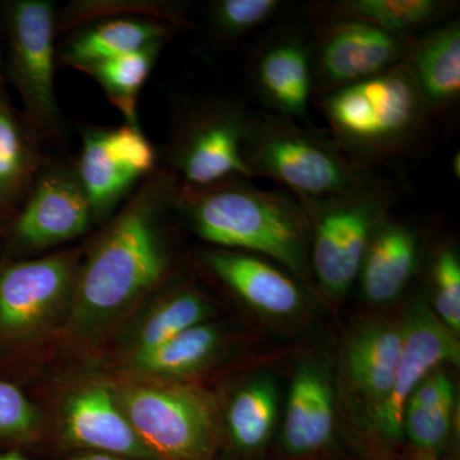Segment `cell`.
<instances>
[{
    "label": "cell",
    "instance_id": "6da1fadb",
    "mask_svg": "<svg viewBox=\"0 0 460 460\" xmlns=\"http://www.w3.org/2000/svg\"><path fill=\"white\" fill-rule=\"evenodd\" d=\"M177 189L174 175L154 174L78 265L69 302L75 334L89 337L105 329L163 279L168 257L160 222Z\"/></svg>",
    "mask_w": 460,
    "mask_h": 460
},
{
    "label": "cell",
    "instance_id": "7a4b0ae2",
    "mask_svg": "<svg viewBox=\"0 0 460 460\" xmlns=\"http://www.w3.org/2000/svg\"><path fill=\"white\" fill-rule=\"evenodd\" d=\"M172 204L205 241L257 253L307 279L310 220L296 198L230 180L204 189L178 186Z\"/></svg>",
    "mask_w": 460,
    "mask_h": 460
},
{
    "label": "cell",
    "instance_id": "3957f363",
    "mask_svg": "<svg viewBox=\"0 0 460 460\" xmlns=\"http://www.w3.org/2000/svg\"><path fill=\"white\" fill-rule=\"evenodd\" d=\"M244 163L251 178H269L298 201H325L384 190L371 166L337 141L270 113L251 114Z\"/></svg>",
    "mask_w": 460,
    "mask_h": 460
},
{
    "label": "cell",
    "instance_id": "277c9868",
    "mask_svg": "<svg viewBox=\"0 0 460 460\" xmlns=\"http://www.w3.org/2000/svg\"><path fill=\"white\" fill-rule=\"evenodd\" d=\"M317 102L339 146L368 166L410 153L431 119L405 62Z\"/></svg>",
    "mask_w": 460,
    "mask_h": 460
},
{
    "label": "cell",
    "instance_id": "5b68a950",
    "mask_svg": "<svg viewBox=\"0 0 460 460\" xmlns=\"http://www.w3.org/2000/svg\"><path fill=\"white\" fill-rule=\"evenodd\" d=\"M136 434L155 460H213L219 411L213 395L196 386L128 384L115 392Z\"/></svg>",
    "mask_w": 460,
    "mask_h": 460
},
{
    "label": "cell",
    "instance_id": "8992f818",
    "mask_svg": "<svg viewBox=\"0 0 460 460\" xmlns=\"http://www.w3.org/2000/svg\"><path fill=\"white\" fill-rule=\"evenodd\" d=\"M389 201L385 190L299 201L310 220V270L329 295L344 296L358 279L372 234L389 213Z\"/></svg>",
    "mask_w": 460,
    "mask_h": 460
},
{
    "label": "cell",
    "instance_id": "52a82bcc",
    "mask_svg": "<svg viewBox=\"0 0 460 460\" xmlns=\"http://www.w3.org/2000/svg\"><path fill=\"white\" fill-rule=\"evenodd\" d=\"M56 21L48 0H17L7 8L12 78L30 126L41 138L54 137L63 128L54 84Z\"/></svg>",
    "mask_w": 460,
    "mask_h": 460
},
{
    "label": "cell",
    "instance_id": "ba28073f",
    "mask_svg": "<svg viewBox=\"0 0 460 460\" xmlns=\"http://www.w3.org/2000/svg\"><path fill=\"white\" fill-rule=\"evenodd\" d=\"M251 114L241 105L215 102L184 119L172 147L181 187L204 189L230 180H252L243 155Z\"/></svg>",
    "mask_w": 460,
    "mask_h": 460
},
{
    "label": "cell",
    "instance_id": "9c48e42d",
    "mask_svg": "<svg viewBox=\"0 0 460 460\" xmlns=\"http://www.w3.org/2000/svg\"><path fill=\"white\" fill-rule=\"evenodd\" d=\"M75 252L9 263L0 270V335L33 337L71 302L78 269Z\"/></svg>",
    "mask_w": 460,
    "mask_h": 460
},
{
    "label": "cell",
    "instance_id": "30bf717a",
    "mask_svg": "<svg viewBox=\"0 0 460 460\" xmlns=\"http://www.w3.org/2000/svg\"><path fill=\"white\" fill-rule=\"evenodd\" d=\"M313 50L317 96L361 83L401 65L414 38L354 21H325Z\"/></svg>",
    "mask_w": 460,
    "mask_h": 460
},
{
    "label": "cell",
    "instance_id": "8fae6325",
    "mask_svg": "<svg viewBox=\"0 0 460 460\" xmlns=\"http://www.w3.org/2000/svg\"><path fill=\"white\" fill-rule=\"evenodd\" d=\"M402 329L401 356L392 392L371 411L375 428L392 438H401L405 402L420 381L443 363L459 365L460 361L456 332L423 302L413 305Z\"/></svg>",
    "mask_w": 460,
    "mask_h": 460
},
{
    "label": "cell",
    "instance_id": "7c38bea8",
    "mask_svg": "<svg viewBox=\"0 0 460 460\" xmlns=\"http://www.w3.org/2000/svg\"><path fill=\"white\" fill-rule=\"evenodd\" d=\"M93 222L77 172L49 169L14 222L12 239L21 250L40 251L80 237Z\"/></svg>",
    "mask_w": 460,
    "mask_h": 460
},
{
    "label": "cell",
    "instance_id": "4fadbf2b",
    "mask_svg": "<svg viewBox=\"0 0 460 460\" xmlns=\"http://www.w3.org/2000/svg\"><path fill=\"white\" fill-rule=\"evenodd\" d=\"M251 78L260 99L272 114L310 124L313 48L301 35L281 33L266 42L253 59Z\"/></svg>",
    "mask_w": 460,
    "mask_h": 460
},
{
    "label": "cell",
    "instance_id": "5bb4252c",
    "mask_svg": "<svg viewBox=\"0 0 460 460\" xmlns=\"http://www.w3.org/2000/svg\"><path fill=\"white\" fill-rule=\"evenodd\" d=\"M66 441L126 459L155 460L136 434L115 390L102 384L81 387L66 398L62 414Z\"/></svg>",
    "mask_w": 460,
    "mask_h": 460
},
{
    "label": "cell",
    "instance_id": "9a60e30c",
    "mask_svg": "<svg viewBox=\"0 0 460 460\" xmlns=\"http://www.w3.org/2000/svg\"><path fill=\"white\" fill-rule=\"evenodd\" d=\"M205 262L217 279L261 313L289 316L304 305L298 283L266 257L220 250L208 253Z\"/></svg>",
    "mask_w": 460,
    "mask_h": 460
},
{
    "label": "cell",
    "instance_id": "2e32d148",
    "mask_svg": "<svg viewBox=\"0 0 460 460\" xmlns=\"http://www.w3.org/2000/svg\"><path fill=\"white\" fill-rule=\"evenodd\" d=\"M420 239L408 224L386 215L372 234L358 279L372 305H387L402 295L419 263Z\"/></svg>",
    "mask_w": 460,
    "mask_h": 460
},
{
    "label": "cell",
    "instance_id": "e0dca14e",
    "mask_svg": "<svg viewBox=\"0 0 460 460\" xmlns=\"http://www.w3.org/2000/svg\"><path fill=\"white\" fill-rule=\"evenodd\" d=\"M404 62L431 118L453 107L460 95L459 20L414 38Z\"/></svg>",
    "mask_w": 460,
    "mask_h": 460
},
{
    "label": "cell",
    "instance_id": "ac0fdd59",
    "mask_svg": "<svg viewBox=\"0 0 460 460\" xmlns=\"http://www.w3.org/2000/svg\"><path fill=\"white\" fill-rule=\"evenodd\" d=\"M334 429L332 389L323 372L308 366L296 372L288 399L283 440L290 454L301 456L325 447Z\"/></svg>",
    "mask_w": 460,
    "mask_h": 460
},
{
    "label": "cell",
    "instance_id": "d6986e66",
    "mask_svg": "<svg viewBox=\"0 0 460 460\" xmlns=\"http://www.w3.org/2000/svg\"><path fill=\"white\" fill-rule=\"evenodd\" d=\"M402 341V326L374 323L359 329L348 345V375L374 407L392 392Z\"/></svg>",
    "mask_w": 460,
    "mask_h": 460
},
{
    "label": "cell",
    "instance_id": "ffe728a7",
    "mask_svg": "<svg viewBox=\"0 0 460 460\" xmlns=\"http://www.w3.org/2000/svg\"><path fill=\"white\" fill-rule=\"evenodd\" d=\"M172 30L166 22L117 18L87 27L66 42L60 60L75 69L165 42Z\"/></svg>",
    "mask_w": 460,
    "mask_h": 460
},
{
    "label": "cell",
    "instance_id": "44dd1931",
    "mask_svg": "<svg viewBox=\"0 0 460 460\" xmlns=\"http://www.w3.org/2000/svg\"><path fill=\"white\" fill-rule=\"evenodd\" d=\"M325 21H354L393 35L413 33L443 20L454 3L443 0H343L316 7Z\"/></svg>",
    "mask_w": 460,
    "mask_h": 460
},
{
    "label": "cell",
    "instance_id": "7402d4cb",
    "mask_svg": "<svg viewBox=\"0 0 460 460\" xmlns=\"http://www.w3.org/2000/svg\"><path fill=\"white\" fill-rule=\"evenodd\" d=\"M77 177L93 210V222L109 217L138 175L115 153L107 129L84 132Z\"/></svg>",
    "mask_w": 460,
    "mask_h": 460
},
{
    "label": "cell",
    "instance_id": "603a6c76",
    "mask_svg": "<svg viewBox=\"0 0 460 460\" xmlns=\"http://www.w3.org/2000/svg\"><path fill=\"white\" fill-rule=\"evenodd\" d=\"M220 347V332L214 326H193L168 341L129 358L133 370L156 378H177L201 370Z\"/></svg>",
    "mask_w": 460,
    "mask_h": 460
},
{
    "label": "cell",
    "instance_id": "cb8c5ba5",
    "mask_svg": "<svg viewBox=\"0 0 460 460\" xmlns=\"http://www.w3.org/2000/svg\"><path fill=\"white\" fill-rule=\"evenodd\" d=\"M211 308L204 296L190 289L175 290L164 296L138 323L131 335L129 358L159 347L175 335L204 323Z\"/></svg>",
    "mask_w": 460,
    "mask_h": 460
},
{
    "label": "cell",
    "instance_id": "d4e9b609",
    "mask_svg": "<svg viewBox=\"0 0 460 460\" xmlns=\"http://www.w3.org/2000/svg\"><path fill=\"white\" fill-rule=\"evenodd\" d=\"M164 42L84 66L78 71L91 75L104 89L111 104L124 115L128 126L138 128L137 100Z\"/></svg>",
    "mask_w": 460,
    "mask_h": 460
},
{
    "label": "cell",
    "instance_id": "484cf974",
    "mask_svg": "<svg viewBox=\"0 0 460 460\" xmlns=\"http://www.w3.org/2000/svg\"><path fill=\"white\" fill-rule=\"evenodd\" d=\"M277 419V390L269 378H259L239 390L230 402L226 423L233 443L244 452L259 449Z\"/></svg>",
    "mask_w": 460,
    "mask_h": 460
},
{
    "label": "cell",
    "instance_id": "4316f807",
    "mask_svg": "<svg viewBox=\"0 0 460 460\" xmlns=\"http://www.w3.org/2000/svg\"><path fill=\"white\" fill-rule=\"evenodd\" d=\"M280 7L278 0H217L211 3V23L220 38L233 40L265 25Z\"/></svg>",
    "mask_w": 460,
    "mask_h": 460
},
{
    "label": "cell",
    "instance_id": "83f0119b",
    "mask_svg": "<svg viewBox=\"0 0 460 460\" xmlns=\"http://www.w3.org/2000/svg\"><path fill=\"white\" fill-rule=\"evenodd\" d=\"M436 316L444 325L460 330V262L453 247H443L436 253L431 266Z\"/></svg>",
    "mask_w": 460,
    "mask_h": 460
},
{
    "label": "cell",
    "instance_id": "f1b7e54d",
    "mask_svg": "<svg viewBox=\"0 0 460 460\" xmlns=\"http://www.w3.org/2000/svg\"><path fill=\"white\" fill-rule=\"evenodd\" d=\"M29 166L25 142L16 122L0 104V199L16 190Z\"/></svg>",
    "mask_w": 460,
    "mask_h": 460
},
{
    "label": "cell",
    "instance_id": "f546056e",
    "mask_svg": "<svg viewBox=\"0 0 460 460\" xmlns=\"http://www.w3.org/2000/svg\"><path fill=\"white\" fill-rule=\"evenodd\" d=\"M38 411L13 384L0 381V441H23L36 434Z\"/></svg>",
    "mask_w": 460,
    "mask_h": 460
},
{
    "label": "cell",
    "instance_id": "4dcf8cb0",
    "mask_svg": "<svg viewBox=\"0 0 460 460\" xmlns=\"http://www.w3.org/2000/svg\"><path fill=\"white\" fill-rule=\"evenodd\" d=\"M453 411L426 413L411 404H405L402 413V431L411 443L423 450L440 447L452 428Z\"/></svg>",
    "mask_w": 460,
    "mask_h": 460
},
{
    "label": "cell",
    "instance_id": "1f68e13d",
    "mask_svg": "<svg viewBox=\"0 0 460 460\" xmlns=\"http://www.w3.org/2000/svg\"><path fill=\"white\" fill-rule=\"evenodd\" d=\"M107 137L115 153L138 177H144L155 168V150L140 128L126 124L119 128L107 129Z\"/></svg>",
    "mask_w": 460,
    "mask_h": 460
},
{
    "label": "cell",
    "instance_id": "d6a6232c",
    "mask_svg": "<svg viewBox=\"0 0 460 460\" xmlns=\"http://www.w3.org/2000/svg\"><path fill=\"white\" fill-rule=\"evenodd\" d=\"M71 460H128L126 458H122V456H113V454L107 453H87L84 454V456H75V458Z\"/></svg>",
    "mask_w": 460,
    "mask_h": 460
},
{
    "label": "cell",
    "instance_id": "836d02e7",
    "mask_svg": "<svg viewBox=\"0 0 460 460\" xmlns=\"http://www.w3.org/2000/svg\"><path fill=\"white\" fill-rule=\"evenodd\" d=\"M0 460H29L22 454L18 452H3L0 453Z\"/></svg>",
    "mask_w": 460,
    "mask_h": 460
},
{
    "label": "cell",
    "instance_id": "e575fe53",
    "mask_svg": "<svg viewBox=\"0 0 460 460\" xmlns=\"http://www.w3.org/2000/svg\"><path fill=\"white\" fill-rule=\"evenodd\" d=\"M459 162H460L459 153H456V155H454L453 160H452V169H453L454 174H456V177H458V178L460 175L459 174V172H460Z\"/></svg>",
    "mask_w": 460,
    "mask_h": 460
},
{
    "label": "cell",
    "instance_id": "d590c367",
    "mask_svg": "<svg viewBox=\"0 0 460 460\" xmlns=\"http://www.w3.org/2000/svg\"><path fill=\"white\" fill-rule=\"evenodd\" d=\"M2 206H3V199H0V208H2Z\"/></svg>",
    "mask_w": 460,
    "mask_h": 460
}]
</instances>
